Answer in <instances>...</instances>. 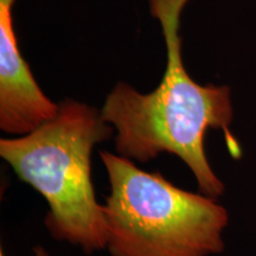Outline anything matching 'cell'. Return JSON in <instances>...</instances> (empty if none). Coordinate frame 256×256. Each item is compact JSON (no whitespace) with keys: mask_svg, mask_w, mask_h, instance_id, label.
Here are the masks:
<instances>
[{"mask_svg":"<svg viewBox=\"0 0 256 256\" xmlns=\"http://www.w3.org/2000/svg\"><path fill=\"white\" fill-rule=\"evenodd\" d=\"M34 252L36 256H50L49 252H48L43 247H40V246H37V247L34 248ZM0 256H5L4 252L2 250H0Z\"/></svg>","mask_w":256,"mask_h":256,"instance_id":"5b68a950","label":"cell"},{"mask_svg":"<svg viewBox=\"0 0 256 256\" xmlns=\"http://www.w3.org/2000/svg\"><path fill=\"white\" fill-rule=\"evenodd\" d=\"M110 183L104 200L112 256H210L224 249L226 208L176 186L119 154L100 153Z\"/></svg>","mask_w":256,"mask_h":256,"instance_id":"3957f363","label":"cell"},{"mask_svg":"<svg viewBox=\"0 0 256 256\" xmlns=\"http://www.w3.org/2000/svg\"><path fill=\"white\" fill-rule=\"evenodd\" d=\"M16 0H0V128L25 136L54 119L60 104L38 86L19 51L12 18Z\"/></svg>","mask_w":256,"mask_h":256,"instance_id":"277c9868","label":"cell"},{"mask_svg":"<svg viewBox=\"0 0 256 256\" xmlns=\"http://www.w3.org/2000/svg\"><path fill=\"white\" fill-rule=\"evenodd\" d=\"M114 132L100 110L68 98L54 119L31 133L0 140V156L49 204L44 224L51 238L87 254L107 247V222L95 196L92 154Z\"/></svg>","mask_w":256,"mask_h":256,"instance_id":"7a4b0ae2","label":"cell"},{"mask_svg":"<svg viewBox=\"0 0 256 256\" xmlns=\"http://www.w3.org/2000/svg\"><path fill=\"white\" fill-rule=\"evenodd\" d=\"M190 0H147L152 17L162 25L166 68L154 90L147 94L119 82L107 95L101 116L115 130V150L130 160L148 162L162 153L178 156L200 188L218 182L206 153L208 130L224 132L234 158L242 156L230 132L234 110L230 88L191 78L182 57L180 16Z\"/></svg>","mask_w":256,"mask_h":256,"instance_id":"6da1fadb","label":"cell"}]
</instances>
